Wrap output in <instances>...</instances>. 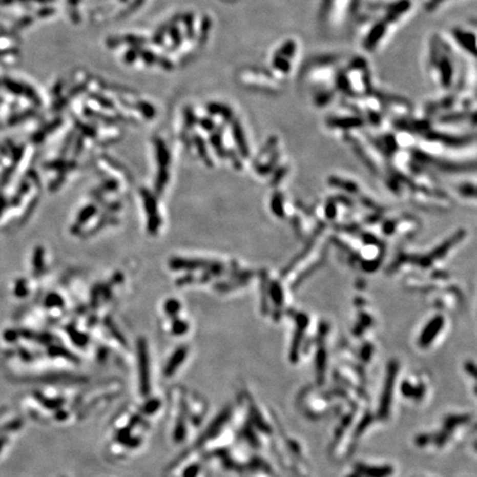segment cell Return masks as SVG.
Here are the masks:
<instances>
[{"instance_id":"cell-11","label":"cell","mask_w":477,"mask_h":477,"mask_svg":"<svg viewBox=\"0 0 477 477\" xmlns=\"http://www.w3.org/2000/svg\"><path fill=\"white\" fill-rule=\"evenodd\" d=\"M145 202H146L145 205H146L147 215H148V219H149V223L152 222L151 227L153 229L152 231H154V229H155V225H154V222H155V221H154V219H155V217H156V212H155V211H156V204H155L154 199H153L152 197L147 196V194H146V196H145Z\"/></svg>"},{"instance_id":"cell-4","label":"cell","mask_w":477,"mask_h":477,"mask_svg":"<svg viewBox=\"0 0 477 477\" xmlns=\"http://www.w3.org/2000/svg\"><path fill=\"white\" fill-rule=\"evenodd\" d=\"M336 89L340 101L359 99L378 89L368 55L361 52L346 55L337 75Z\"/></svg>"},{"instance_id":"cell-5","label":"cell","mask_w":477,"mask_h":477,"mask_svg":"<svg viewBox=\"0 0 477 477\" xmlns=\"http://www.w3.org/2000/svg\"><path fill=\"white\" fill-rule=\"evenodd\" d=\"M365 0H319L316 21L324 33L333 35L356 24Z\"/></svg>"},{"instance_id":"cell-14","label":"cell","mask_w":477,"mask_h":477,"mask_svg":"<svg viewBox=\"0 0 477 477\" xmlns=\"http://www.w3.org/2000/svg\"><path fill=\"white\" fill-rule=\"evenodd\" d=\"M424 2V8L426 11L429 12H434L435 11V6L438 0H423Z\"/></svg>"},{"instance_id":"cell-12","label":"cell","mask_w":477,"mask_h":477,"mask_svg":"<svg viewBox=\"0 0 477 477\" xmlns=\"http://www.w3.org/2000/svg\"><path fill=\"white\" fill-rule=\"evenodd\" d=\"M271 295H272L273 300H274L273 302H275L277 305H281V304H282L283 295H282V292H281L280 285H279V284H277V282H273L272 286H271Z\"/></svg>"},{"instance_id":"cell-6","label":"cell","mask_w":477,"mask_h":477,"mask_svg":"<svg viewBox=\"0 0 477 477\" xmlns=\"http://www.w3.org/2000/svg\"><path fill=\"white\" fill-rule=\"evenodd\" d=\"M301 49L298 38L287 35L274 45L265 67L277 80L286 85L301 64Z\"/></svg>"},{"instance_id":"cell-10","label":"cell","mask_w":477,"mask_h":477,"mask_svg":"<svg viewBox=\"0 0 477 477\" xmlns=\"http://www.w3.org/2000/svg\"><path fill=\"white\" fill-rule=\"evenodd\" d=\"M443 325V317L442 316H437L435 318H434L432 322H430V324L428 325V327H426V329L425 331H423V335H422V341L424 343H426V341H429L432 337H434V335H435L440 328H441V326Z\"/></svg>"},{"instance_id":"cell-7","label":"cell","mask_w":477,"mask_h":477,"mask_svg":"<svg viewBox=\"0 0 477 477\" xmlns=\"http://www.w3.org/2000/svg\"><path fill=\"white\" fill-rule=\"evenodd\" d=\"M238 81L246 90L276 96L283 93L286 85L279 81L264 66H246L238 72Z\"/></svg>"},{"instance_id":"cell-3","label":"cell","mask_w":477,"mask_h":477,"mask_svg":"<svg viewBox=\"0 0 477 477\" xmlns=\"http://www.w3.org/2000/svg\"><path fill=\"white\" fill-rule=\"evenodd\" d=\"M345 53H317L303 61L297 70V84L302 93L317 110H326L340 101L336 89L337 75Z\"/></svg>"},{"instance_id":"cell-2","label":"cell","mask_w":477,"mask_h":477,"mask_svg":"<svg viewBox=\"0 0 477 477\" xmlns=\"http://www.w3.org/2000/svg\"><path fill=\"white\" fill-rule=\"evenodd\" d=\"M414 8L413 0H365L355 24L361 53L371 55L382 50Z\"/></svg>"},{"instance_id":"cell-13","label":"cell","mask_w":477,"mask_h":477,"mask_svg":"<svg viewBox=\"0 0 477 477\" xmlns=\"http://www.w3.org/2000/svg\"><path fill=\"white\" fill-rule=\"evenodd\" d=\"M178 310H179V304H178V302L170 301V302L167 303V305H166V312L168 313L169 315L176 314V313H178Z\"/></svg>"},{"instance_id":"cell-1","label":"cell","mask_w":477,"mask_h":477,"mask_svg":"<svg viewBox=\"0 0 477 477\" xmlns=\"http://www.w3.org/2000/svg\"><path fill=\"white\" fill-rule=\"evenodd\" d=\"M476 64L458 52L444 31H432L425 45L424 70L426 79L439 94L466 88H476Z\"/></svg>"},{"instance_id":"cell-8","label":"cell","mask_w":477,"mask_h":477,"mask_svg":"<svg viewBox=\"0 0 477 477\" xmlns=\"http://www.w3.org/2000/svg\"><path fill=\"white\" fill-rule=\"evenodd\" d=\"M444 33L463 58L476 63V31L474 27L454 25L445 30Z\"/></svg>"},{"instance_id":"cell-15","label":"cell","mask_w":477,"mask_h":477,"mask_svg":"<svg viewBox=\"0 0 477 477\" xmlns=\"http://www.w3.org/2000/svg\"><path fill=\"white\" fill-rule=\"evenodd\" d=\"M5 442H6V439H0V450H2V447L5 444Z\"/></svg>"},{"instance_id":"cell-9","label":"cell","mask_w":477,"mask_h":477,"mask_svg":"<svg viewBox=\"0 0 477 477\" xmlns=\"http://www.w3.org/2000/svg\"><path fill=\"white\" fill-rule=\"evenodd\" d=\"M232 133H233V138L234 140H236V143L240 149V153L243 156H248V147L246 145L244 133H243V130H242L240 123H238L237 120L236 122H233Z\"/></svg>"}]
</instances>
